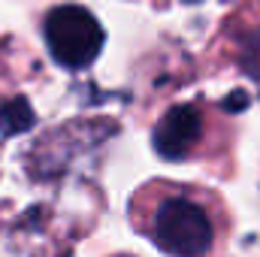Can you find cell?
Instances as JSON below:
<instances>
[{"mask_svg":"<svg viewBox=\"0 0 260 257\" xmlns=\"http://www.w3.org/2000/svg\"><path fill=\"white\" fill-rule=\"evenodd\" d=\"M148 233L154 245L170 257H206L218 236L212 200L194 191L170 188L151 206Z\"/></svg>","mask_w":260,"mask_h":257,"instance_id":"obj_1","label":"cell"},{"mask_svg":"<svg viewBox=\"0 0 260 257\" xmlns=\"http://www.w3.org/2000/svg\"><path fill=\"white\" fill-rule=\"evenodd\" d=\"M46 40L58 64L79 70L97 58L103 30L85 6H58L46 18Z\"/></svg>","mask_w":260,"mask_h":257,"instance_id":"obj_2","label":"cell"},{"mask_svg":"<svg viewBox=\"0 0 260 257\" xmlns=\"http://www.w3.org/2000/svg\"><path fill=\"white\" fill-rule=\"evenodd\" d=\"M203 139V112L197 106H173L151 133V142L160 157L185 160Z\"/></svg>","mask_w":260,"mask_h":257,"instance_id":"obj_3","label":"cell"},{"mask_svg":"<svg viewBox=\"0 0 260 257\" xmlns=\"http://www.w3.org/2000/svg\"><path fill=\"white\" fill-rule=\"evenodd\" d=\"M30 124H34V112H30V106L24 100H15V103L0 109V133L12 136L18 130H27Z\"/></svg>","mask_w":260,"mask_h":257,"instance_id":"obj_4","label":"cell"},{"mask_svg":"<svg viewBox=\"0 0 260 257\" xmlns=\"http://www.w3.org/2000/svg\"><path fill=\"white\" fill-rule=\"evenodd\" d=\"M242 67L260 79V30H254L248 40H245V55H242Z\"/></svg>","mask_w":260,"mask_h":257,"instance_id":"obj_5","label":"cell"}]
</instances>
